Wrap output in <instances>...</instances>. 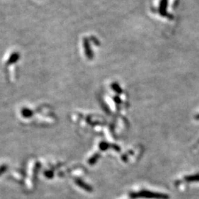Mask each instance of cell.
I'll return each mask as SVG.
<instances>
[{"label": "cell", "instance_id": "obj_1", "mask_svg": "<svg viewBox=\"0 0 199 199\" xmlns=\"http://www.w3.org/2000/svg\"><path fill=\"white\" fill-rule=\"evenodd\" d=\"M185 179L187 181H193H193H199V173L186 177Z\"/></svg>", "mask_w": 199, "mask_h": 199}, {"label": "cell", "instance_id": "obj_2", "mask_svg": "<svg viewBox=\"0 0 199 199\" xmlns=\"http://www.w3.org/2000/svg\"><path fill=\"white\" fill-rule=\"evenodd\" d=\"M196 119H199V114H198V116H197V117H196Z\"/></svg>", "mask_w": 199, "mask_h": 199}]
</instances>
